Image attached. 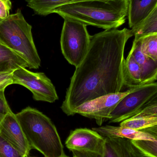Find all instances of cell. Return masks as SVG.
<instances>
[{
	"label": "cell",
	"mask_w": 157,
	"mask_h": 157,
	"mask_svg": "<svg viewBox=\"0 0 157 157\" xmlns=\"http://www.w3.org/2000/svg\"><path fill=\"white\" fill-rule=\"evenodd\" d=\"M12 73H0V91L5 90L7 86L13 84Z\"/></svg>",
	"instance_id": "d4e9b609"
},
{
	"label": "cell",
	"mask_w": 157,
	"mask_h": 157,
	"mask_svg": "<svg viewBox=\"0 0 157 157\" xmlns=\"http://www.w3.org/2000/svg\"><path fill=\"white\" fill-rule=\"evenodd\" d=\"M60 157H68V156L66 155H65V153H64Z\"/></svg>",
	"instance_id": "4316f807"
},
{
	"label": "cell",
	"mask_w": 157,
	"mask_h": 157,
	"mask_svg": "<svg viewBox=\"0 0 157 157\" xmlns=\"http://www.w3.org/2000/svg\"><path fill=\"white\" fill-rule=\"evenodd\" d=\"M11 7L10 0H0V19L6 18L10 15Z\"/></svg>",
	"instance_id": "484cf974"
},
{
	"label": "cell",
	"mask_w": 157,
	"mask_h": 157,
	"mask_svg": "<svg viewBox=\"0 0 157 157\" xmlns=\"http://www.w3.org/2000/svg\"><path fill=\"white\" fill-rule=\"evenodd\" d=\"M88 1L93 0H26L28 6L37 14L42 16L52 13L55 9L65 5Z\"/></svg>",
	"instance_id": "e0dca14e"
},
{
	"label": "cell",
	"mask_w": 157,
	"mask_h": 157,
	"mask_svg": "<svg viewBox=\"0 0 157 157\" xmlns=\"http://www.w3.org/2000/svg\"><path fill=\"white\" fill-rule=\"evenodd\" d=\"M0 157H26L0 135Z\"/></svg>",
	"instance_id": "7402d4cb"
},
{
	"label": "cell",
	"mask_w": 157,
	"mask_h": 157,
	"mask_svg": "<svg viewBox=\"0 0 157 157\" xmlns=\"http://www.w3.org/2000/svg\"><path fill=\"white\" fill-rule=\"evenodd\" d=\"M20 68H29L27 62L0 43V73L13 72Z\"/></svg>",
	"instance_id": "2e32d148"
},
{
	"label": "cell",
	"mask_w": 157,
	"mask_h": 157,
	"mask_svg": "<svg viewBox=\"0 0 157 157\" xmlns=\"http://www.w3.org/2000/svg\"><path fill=\"white\" fill-rule=\"evenodd\" d=\"M135 38L139 39L143 53L157 62V34Z\"/></svg>",
	"instance_id": "ffe728a7"
},
{
	"label": "cell",
	"mask_w": 157,
	"mask_h": 157,
	"mask_svg": "<svg viewBox=\"0 0 157 157\" xmlns=\"http://www.w3.org/2000/svg\"><path fill=\"white\" fill-rule=\"evenodd\" d=\"M130 52L140 65L143 85L155 82L157 78V62L143 53L138 39L134 40Z\"/></svg>",
	"instance_id": "4fadbf2b"
},
{
	"label": "cell",
	"mask_w": 157,
	"mask_h": 157,
	"mask_svg": "<svg viewBox=\"0 0 157 157\" xmlns=\"http://www.w3.org/2000/svg\"><path fill=\"white\" fill-rule=\"evenodd\" d=\"M64 19L60 41L61 49L66 60L77 67L87 52L91 36L85 24L69 18Z\"/></svg>",
	"instance_id": "5b68a950"
},
{
	"label": "cell",
	"mask_w": 157,
	"mask_h": 157,
	"mask_svg": "<svg viewBox=\"0 0 157 157\" xmlns=\"http://www.w3.org/2000/svg\"><path fill=\"white\" fill-rule=\"evenodd\" d=\"M128 0H93L63 6L53 11L67 18L105 30L117 29L126 21Z\"/></svg>",
	"instance_id": "7a4b0ae2"
},
{
	"label": "cell",
	"mask_w": 157,
	"mask_h": 157,
	"mask_svg": "<svg viewBox=\"0 0 157 157\" xmlns=\"http://www.w3.org/2000/svg\"><path fill=\"white\" fill-rule=\"evenodd\" d=\"M13 84L27 88L37 101L53 103L58 100L55 86L43 73H35L26 68H20L12 73Z\"/></svg>",
	"instance_id": "52a82bcc"
},
{
	"label": "cell",
	"mask_w": 157,
	"mask_h": 157,
	"mask_svg": "<svg viewBox=\"0 0 157 157\" xmlns=\"http://www.w3.org/2000/svg\"><path fill=\"white\" fill-rule=\"evenodd\" d=\"M32 27L20 9L6 18L0 19V43L22 57L29 69H37L41 60L32 36Z\"/></svg>",
	"instance_id": "277c9868"
},
{
	"label": "cell",
	"mask_w": 157,
	"mask_h": 157,
	"mask_svg": "<svg viewBox=\"0 0 157 157\" xmlns=\"http://www.w3.org/2000/svg\"><path fill=\"white\" fill-rule=\"evenodd\" d=\"M15 116L31 149L37 150L45 157H60L64 153L57 129L46 115L27 107Z\"/></svg>",
	"instance_id": "3957f363"
},
{
	"label": "cell",
	"mask_w": 157,
	"mask_h": 157,
	"mask_svg": "<svg viewBox=\"0 0 157 157\" xmlns=\"http://www.w3.org/2000/svg\"><path fill=\"white\" fill-rule=\"evenodd\" d=\"M131 89L124 92L104 95L87 101L75 109L73 115L77 113L95 119L98 125L101 126L104 121L109 120L110 114L120 101L129 94Z\"/></svg>",
	"instance_id": "ba28073f"
},
{
	"label": "cell",
	"mask_w": 157,
	"mask_h": 157,
	"mask_svg": "<svg viewBox=\"0 0 157 157\" xmlns=\"http://www.w3.org/2000/svg\"><path fill=\"white\" fill-rule=\"evenodd\" d=\"M0 135L25 156L28 157L31 147L25 137L15 114L11 110L0 124Z\"/></svg>",
	"instance_id": "8fae6325"
},
{
	"label": "cell",
	"mask_w": 157,
	"mask_h": 157,
	"mask_svg": "<svg viewBox=\"0 0 157 157\" xmlns=\"http://www.w3.org/2000/svg\"><path fill=\"white\" fill-rule=\"evenodd\" d=\"M128 17L130 28L139 24L157 7V0H128Z\"/></svg>",
	"instance_id": "5bb4252c"
},
{
	"label": "cell",
	"mask_w": 157,
	"mask_h": 157,
	"mask_svg": "<svg viewBox=\"0 0 157 157\" xmlns=\"http://www.w3.org/2000/svg\"><path fill=\"white\" fill-rule=\"evenodd\" d=\"M120 126L138 131L147 130L157 126V116L131 117L122 121Z\"/></svg>",
	"instance_id": "d6986e66"
},
{
	"label": "cell",
	"mask_w": 157,
	"mask_h": 157,
	"mask_svg": "<svg viewBox=\"0 0 157 157\" xmlns=\"http://www.w3.org/2000/svg\"></svg>",
	"instance_id": "83f0119b"
},
{
	"label": "cell",
	"mask_w": 157,
	"mask_h": 157,
	"mask_svg": "<svg viewBox=\"0 0 157 157\" xmlns=\"http://www.w3.org/2000/svg\"><path fill=\"white\" fill-rule=\"evenodd\" d=\"M104 140L105 137L92 129L78 128L71 131L65 144L71 151L100 153Z\"/></svg>",
	"instance_id": "30bf717a"
},
{
	"label": "cell",
	"mask_w": 157,
	"mask_h": 157,
	"mask_svg": "<svg viewBox=\"0 0 157 157\" xmlns=\"http://www.w3.org/2000/svg\"><path fill=\"white\" fill-rule=\"evenodd\" d=\"M123 75L124 87L131 89L143 85L140 65L130 52L124 60Z\"/></svg>",
	"instance_id": "9a60e30c"
},
{
	"label": "cell",
	"mask_w": 157,
	"mask_h": 157,
	"mask_svg": "<svg viewBox=\"0 0 157 157\" xmlns=\"http://www.w3.org/2000/svg\"><path fill=\"white\" fill-rule=\"evenodd\" d=\"M110 114V123L121 122L135 115L157 98L156 82L131 89Z\"/></svg>",
	"instance_id": "8992f818"
},
{
	"label": "cell",
	"mask_w": 157,
	"mask_h": 157,
	"mask_svg": "<svg viewBox=\"0 0 157 157\" xmlns=\"http://www.w3.org/2000/svg\"><path fill=\"white\" fill-rule=\"evenodd\" d=\"M131 29L105 30L90 36L87 52L76 67L61 109L67 116L75 109L99 97L120 92L124 87L123 64Z\"/></svg>",
	"instance_id": "6da1fadb"
},
{
	"label": "cell",
	"mask_w": 157,
	"mask_h": 157,
	"mask_svg": "<svg viewBox=\"0 0 157 157\" xmlns=\"http://www.w3.org/2000/svg\"><path fill=\"white\" fill-rule=\"evenodd\" d=\"M92 130L104 137H116L130 140H157V126L138 131L122 126L107 125L92 128Z\"/></svg>",
	"instance_id": "7c38bea8"
},
{
	"label": "cell",
	"mask_w": 157,
	"mask_h": 157,
	"mask_svg": "<svg viewBox=\"0 0 157 157\" xmlns=\"http://www.w3.org/2000/svg\"><path fill=\"white\" fill-rule=\"evenodd\" d=\"M131 30L135 38L157 34V7Z\"/></svg>",
	"instance_id": "ac0fdd59"
},
{
	"label": "cell",
	"mask_w": 157,
	"mask_h": 157,
	"mask_svg": "<svg viewBox=\"0 0 157 157\" xmlns=\"http://www.w3.org/2000/svg\"><path fill=\"white\" fill-rule=\"evenodd\" d=\"M72 152L73 157H145L131 140L116 137H105L100 153Z\"/></svg>",
	"instance_id": "9c48e42d"
},
{
	"label": "cell",
	"mask_w": 157,
	"mask_h": 157,
	"mask_svg": "<svg viewBox=\"0 0 157 157\" xmlns=\"http://www.w3.org/2000/svg\"><path fill=\"white\" fill-rule=\"evenodd\" d=\"M4 91H0V124L11 110L6 99Z\"/></svg>",
	"instance_id": "cb8c5ba5"
},
{
	"label": "cell",
	"mask_w": 157,
	"mask_h": 157,
	"mask_svg": "<svg viewBox=\"0 0 157 157\" xmlns=\"http://www.w3.org/2000/svg\"><path fill=\"white\" fill-rule=\"evenodd\" d=\"M151 116H157L156 99L143 108L139 113L133 117H147Z\"/></svg>",
	"instance_id": "603a6c76"
},
{
	"label": "cell",
	"mask_w": 157,
	"mask_h": 157,
	"mask_svg": "<svg viewBox=\"0 0 157 157\" xmlns=\"http://www.w3.org/2000/svg\"><path fill=\"white\" fill-rule=\"evenodd\" d=\"M133 144L145 157H157V140H131Z\"/></svg>",
	"instance_id": "44dd1931"
}]
</instances>
